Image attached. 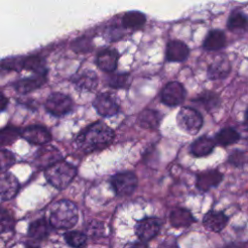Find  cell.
I'll return each instance as SVG.
<instances>
[{"instance_id":"obj_1","label":"cell","mask_w":248,"mask_h":248,"mask_svg":"<svg viewBox=\"0 0 248 248\" xmlns=\"http://www.w3.org/2000/svg\"><path fill=\"white\" fill-rule=\"evenodd\" d=\"M113 130L103 122H95L87 126L76 139L79 149L88 153L108 147L113 140Z\"/></svg>"},{"instance_id":"obj_2","label":"cell","mask_w":248,"mask_h":248,"mask_svg":"<svg viewBox=\"0 0 248 248\" xmlns=\"http://www.w3.org/2000/svg\"><path fill=\"white\" fill-rule=\"evenodd\" d=\"M78 219L76 204L68 200H61L54 202L49 211V224L57 230L71 229Z\"/></svg>"},{"instance_id":"obj_3","label":"cell","mask_w":248,"mask_h":248,"mask_svg":"<svg viewBox=\"0 0 248 248\" xmlns=\"http://www.w3.org/2000/svg\"><path fill=\"white\" fill-rule=\"evenodd\" d=\"M76 174V167L62 160L45 170V176L47 182L59 190L66 188Z\"/></svg>"},{"instance_id":"obj_4","label":"cell","mask_w":248,"mask_h":248,"mask_svg":"<svg viewBox=\"0 0 248 248\" xmlns=\"http://www.w3.org/2000/svg\"><path fill=\"white\" fill-rule=\"evenodd\" d=\"M176 123L181 131L189 135H196L201 130L203 119L197 109L183 107L176 115Z\"/></svg>"},{"instance_id":"obj_5","label":"cell","mask_w":248,"mask_h":248,"mask_svg":"<svg viewBox=\"0 0 248 248\" xmlns=\"http://www.w3.org/2000/svg\"><path fill=\"white\" fill-rule=\"evenodd\" d=\"M45 108L48 113L54 116H62L72 110L73 101L66 94L53 92L46 98Z\"/></svg>"},{"instance_id":"obj_6","label":"cell","mask_w":248,"mask_h":248,"mask_svg":"<svg viewBox=\"0 0 248 248\" xmlns=\"http://www.w3.org/2000/svg\"><path fill=\"white\" fill-rule=\"evenodd\" d=\"M110 184L118 196H128L137 188L138 178L132 171L118 172L111 177Z\"/></svg>"},{"instance_id":"obj_7","label":"cell","mask_w":248,"mask_h":248,"mask_svg":"<svg viewBox=\"0 0 248 248\" xmlns=\"http://www.w3.org/2000/svg\"><path fill=\"white\" fill-rule=\"evenodd\" d=\"M93 107L97 112L104 117H111L119 111L116 99L108 92L98 94L93 101Z\"/></svg>"},{"instance_id":"obj_8","label":"cell","mask_w":248,"mask_h":248,"mask_svg":"<svg viewBox=\"0 0 248 248\" xmlns=\"http://www.w3.org/2000/svg\"><path fill=\"white\" fill-rule=\"evenodd\" d=\"M185 89L178 81H170L165 85L161 93L162 103L169 107L181 104L185 98Z\"/></svg>"},{"instance_id":"obj_9","label":"cell","mask_w":248,"mask_h":248,"mask_svg":"<svg viewBox=\"0 0 248 248\" xmlns=\"http://www.w3.org/2000/svg\"><path fill=\"white\" fill-rule=\"evenodd\" d=\"M162 222L155 217H147L136 225V233L142 241H148L155 237L160 232Z\"/></svg>"},{"instance_id":"obj_10","label":"cell","mask_w":248,"mask_h":248,"mask_svg":"<svg viewBox=\"0 0 248 248\" xmlns=\"http://www.w3.org/2000/svg\"><path fill=\"white\" fill-rule=\"evenodd\" d=\"M20 136L32 144H46L51 140L48 130L41 125H31L20 131Z\"/></svg>"},{"instance_id":"obj_11","label":"cell","mask_w":248,"mask_h":248,"mask_svg":"<svg viewBox=\"0 0 248 248\" xmlns=\"http://www.w3.org/2000/svg\"><path fill=\"white\" fill-rule=\"evenodd\" d=\"M61 153L54 146H46L35 154V164L38 168L46 170L50 166L61 161Z\"/></svg>"},{"instance_id":"obj_12","label":"cell","mask_w":248,"mask_h":248,"mask_svg":"<svg viewBox=\"0 0 248 248\" xmlns=\"http://www.w3.org/2000/svg\"><path fill=\"white\" fill-rule=\"evenodd\" d=\"M72 82L78 90L89 92L97 87L98 77L91 70H83L72 77Z\"/></svg>"},{"instance_id":"obj_13","label":"cell","mask_w":248,"mask_h":248,"mask_svg":"<svg viewBox=\"0 0 248 248\" xmlns=\"http://www.w3.org/2000/svg\"><path fill=\"white\" fill-rule=\"evenodd\" d=\"M19 188V183L16 177L9 172V171H2L0 177V194H1V201H8L13 199Z\"/></svg>"},{"instance_id":"obj_14","label":"cell","mask_w":248,"mask_h":248,"mask_svg":"<svg viewBox=\"0 0 248 248\" xmlns=\"http://www.w3.org/2000/svg\"><path fill=\"white\" fill-rule=\"evenodd\" d=\"M223 179V174L217 170H208L200 172L197 175L196 186L200 191L206 192L216 187Z\"/></svg>"},{"instance_id":"obj_15","label":"cell","mask_w":248,"mask_h":248,"mask_svg":"<svg viewBox=\"0 0 248 248\" xmlns=\"http://www.w3.org/2000/svg\"><path fill=\"white\" fill-rule=\"evenodd\" d=\"M189 55V47L179 40H171L166 48V57L170 62H182Z\"/></svg>"},{"instance_id":"obj_16","label":"cell","mask_w":248,"mask_h":248,"mask_svg":"<svg viewBox=\"0 0 248 248\" xmlns=\"http://www.w3.org/2000/svg\"><path fill=\"white\" fill-rule=\"evenodd\" d=\"M228 216L221 211L210 210L203 216V226L214 232H221L228 224Z\"/></svg>"},{"instance_id":"obj_17","label":"cell","mask_w":248,"mask_h":248,"mask_svg":"<svg viewBox=\"0 0 248 248\" xmlns=\"http://www.w3.org/2000/svg\"><path fill=\"white\" fill-rule=\"evenodd\" d=\"M231 72V63L225 56L215 59L207 69V77L210 79L225 78Z\"/></svg>"},{"instance_id":"obj_18","label":"cell","mask_w":248,"mask_h":248,"mask_svg":"<svg viewBox=\"0 0 248 248\" xmlns=\"http://www.w3.org/2000/svg\"><path fill=\"white\" fill-rule=\"evenodd\" d=\"M118 53L115 49L106 48L100 51L96 58V63L105 72H112L117 67Z\"/></svg>"},{"instance_id":"obj_19","label":"cell","mask_w":248,"mask_h":248,"mask_svg":"<svg viewBox=\"0 0 248 248\" xmlns=\"http://www.w3.org/2000/svg\"><path fill=\"white\" fill-rule=\"evenodd\" d=\"M46 75H36L34 77H28L21 78L14 83V88L21 94H26L37 88H40L46 80Z\"/></svg>"},{"instance_id":"obj_20","label":"cell","mask_w":248,"mask_h":248,"mask_svg":"<svg viewBox=\"0 0 248 248\" xmlns=\"http://www.w3.org/2000/svg\"><path fill=\"white\" fill-rule=\"evenodd\" d=\"M226 45V35L223 31L214 29L210 30L204 41H203V48L209 51H214V50H219L223 48Z\"/></svg>"},{"instance_id":"obj_21","label":"cell","mask_w":248,"mask_h":248,"mask_svg":"<svg viewBox=\"0 0 248 248\" xmlns=\"http://www.w3.org/2000/svg\"><path fill=\"white\" fill-rule=\"evenodd\" d=\"M215 146V140L208 137H201L196 140L190 147L191 153L196 157H203L210 154Z\"/></svg>"},{"instance_id":"obj_22","label":"cell","mask_w":248,"mask_h":248,"mask_svg":"<svg viewBox=\"0 0 248 248\" xmlns=\"http://www.w3.org/2000/svg\"><path fill=\"white\" fill-rule=\"evenodd\" d=\"M161 120V114L154 109L145 108L138 116L139 125L147 130L157 129Z\"/></svg>"},{"instance_id":"obj_23","label":"cell","mask_w":248,"mask_h":248,"mask_svg":"<svg viewBox=\"0 0 248 248\" xmlns=\"http://www.w3.org/2000/svg\"><path fill=\"white\" fill-rule=\"evenodd\" d=\"M194 103L201 105L206 111L211 112L220 107L221 99L219 95L212 91H204L197 98L193 99Z\"/></svg>"},{"instance_id":"obj_24","label":"cell","mask_w":248,"mask_h":248,"mask_svg":"<svg viewBox=\"0 0 248 248\" xmlns=\"http://www.w3.org/2000/svg\"><path fill=\"white\" fill-rule=\"evenodd\" d=\"M170 222L172 227L185 228L195 222L191 212L185 208H175L170 214Z\"/></svg>"},{"instance_id":"obj_25","label":"cell","mask_w":248,"mask_h":248,"mask_svg":"<svg viewBox=\"0 0 248 248\" xmlns=\"http://www.w3.org/2000/svg\"><path fill=\"white\" fill-rule=\"evenodd\" d=\"M239 139L240 135L235 129L232 127H226L216 134L215 142L222 146H228L237 142Z\"/></svg>"},{"instance_id":"obj_26","label":"cell","mask_w":248,"mask_h":248,"mask_svg":"<svg viewBox=\"0 0 248 248\" xmlns=\"http://www.w3.org/2000/svg\"><path fill=\"white\" fill-rule=\"evenodd\" d=\"M23 69L31 71L36 75H46L45 59L40 55H30L23 59Z\"/></svg>"},{"instance_id":"obj_27","label":"cell","mask_w":248,"mask_h":248,"mask_svg":"<svg viewBox=\"0 0 248 248\" xmlns=\"http://www.w3.org/2000/svg\"><path fill=\"white\" fill-rule=\"evenodd\" d=\"M49 232V226L46 219H38L32 222L28 229V234L35 240H41L47 236Z\"/></svg>"},{"instance_id":"obj_28","label":"cell","mask_w":248,"mask_h":248,"mask_svg":"<svg viewBox=\"0 0 248 248\" xmlns=\"http://www.w3.org/2000/svg\"><path fill=\"white\" fill-rule=\"evenodd\" d=\"M146 17L144 14L138 11H130L122 16V24L126 28H140L145 23Z\"/></svg>"},{"instance_id":"obj_29","label":"cell","mask_w":248,"mask_h":248,"mask_svg":"<svg viewBox=\"0 0 248 248\" xmlns=\"http://www.w3.org/2000/svg\"><path fill=\"white\" fill-rule=\"evenodd\" d=\"M227 27L231 31L234 30H247L248 17L239 11H233L228 18Z\"/></svg>"},{"instance_id":"obj_30","label":"cell","mask_w":248,"mask_h":248,"mask_svg":"<svg viewBox=\"0 0 248 248\" xmlns=\"http://www.w3.org/2000/svg\"><path fill=\"white\" fill-rule=\"evenodd\" d=\"M107 83L113 88H128L131 77L129 74H112L107 78Z\"/></svg>"},{"instance_id":"obj_31","label":"cell","mask_w":248,"mask_h":248,"mask_svg":"<svg viewBox=\"0 0 248 248\" xmlns=\"http://www.w3.org/2000/svg\"><path fill=\"white\" fill-rule=\"evenodd\" d=\"M67 243L74 248H83L86 243V235L83 232L72 231L64 234Z\"/></svg>"},{"instance_id":"obj_32","label":"cell","mask_w":248,"mask_h":248,"mask_svg":"<svg viewBox=\"0 0 248 248\" xmlns=\"http://www.w3.org/2000/svg\"><path fill=\"white\" fill-rule=\"evenodd\" d=\"M20 136V132H18V130L12 128V127H6L4 129H2L1 131V137H0V142L2 146L11 144L12 142H14L16 138Z\"/></svg>"},{"instance_id":"obj_33","label":"cell","mask_w":248,"mask_h":248,"mask_svg":"<svg viewBox=\"0 0 248 248\" xmlns=\"http://www.w3.org/2000/svg\"><path fill=\"white\" fill-rule=\"evenodd\" d=\"M228 161L234 167H243L248 163V154L240 150H234L229 155Z\"/></svg>"},{"instance_id":"obj_34","label":"cell","mask_w":248,"mask_h":248,"mask_svg":"<svg viewBox=\"0 0 248 248\" xmlns=\"http://www.w3.org/2000/svg\"><path fill=\"white\" fill-rule=\"evenodd\" d=\"M23 57H12L3 59L1 68L2 70L20 71V69H23Z\"/></svg>"},{"instance_id":"obj_35","label":"cell","mask_w":248,"mask_h":248,"mask_svg":"<svg viewBox=\"0 0 248 248\" xmlns=\"http://www.w3.org/2000/svg\"><path fill=\"white\" fill-rule=\"evenodd\" d=\"M0 158H1V170L2 171H6V170L8 168H10L15 162H16V158L14 156V154L6 149H2L0 152Z\"/></svg>"},{"instance_id":"obj_36","label":"cell","mask_w":248,"mask_h":248,"mask_svg":"<svg viewBox=\"0 0 248 248\" xmlns=\"http://www.w3.org/2000/svg\"><path fill=\"white\" fill-rule=\"evenodd\" d=\"M14 219L13 217L9 214L8 211L5 209L2 210L1 213V232H8L14 228Z\"/></svg>"},{"instance_id":"obj_37","label":"cell","mask_w":248,"mask_h":248,"mask_svg":"<svg viewBox=\"0 0 248 248\" xmlns=\"http://www.w3.org/2000/svg\"><path fill=\"white\" fill-rule=\"evenodd\" d=\"M8 102H9V100L4 96L3 93H1V105H0V108H1L2 111L6 108V106H7Z\"/></svg>"},{"instance_id":"obj_38","label":"cell","mask_w":248,"mask_h":248,"mask_svg":"<svg viewBox=\"0 0 248 248\" xmlns=\"http://www.w3.org/2000/svg\"><path fill=\"white\" fill-rule=\"evenodd\" d=\"M159 248H178L174 243H162Z\"/></svg>"},{"instance_id":"obj_39","label":"cell","mask_w":248,"mask_h":248,"mask_svg":"<svg viewBox=\"0 0 248 248\" xmlns=\"http://www.w3.org/2000/svg\"><path fill=\"white\" fill-rule=\"evenodd\" d=\"M25 248H40V247L37 245V243L35 241H31V242L28 241V242H26Z\"/></svg>"},{"instance_id":"obj_40","label":"cell","mask_w":248,"mask_h":248,"mask_svg":"<svg viewBox=\"0 0 248 248\" xmlns=\"http://www.w3.org/2000/svg\"><path fill=\"white\" fill-rule=\"evenodd\" d=\"M133 248H148V246L144 242H138L133 246Z\"/></svg>"},{"instance_id":"obj_41","label":"cell","mask_w":248,"mask_h":248,"mask_svg":"<svg viewBox=\"0 0 248 248\" xmlns=\"http://www.w3.org/2000/svg\"><path fill=\"white\" fill-rule=\"evenodd\" d=\"M244 124L248 127V108H246L245 113H244Z\"/></svg>"},{"instance_id":"obj_42","label":"cell","mask_w":248,"mask_h":248,"mask_svg":"<svg viewBox=\"0 0 248 248\" xmlns=\"http://www.w3.org/2000/svg\"><path fill=\"white\" fill-rule=\"evenodd\" d=\"M226 248H240L238 245H236V244H230V245H228Z\"/></svg>"}]
</instances>
